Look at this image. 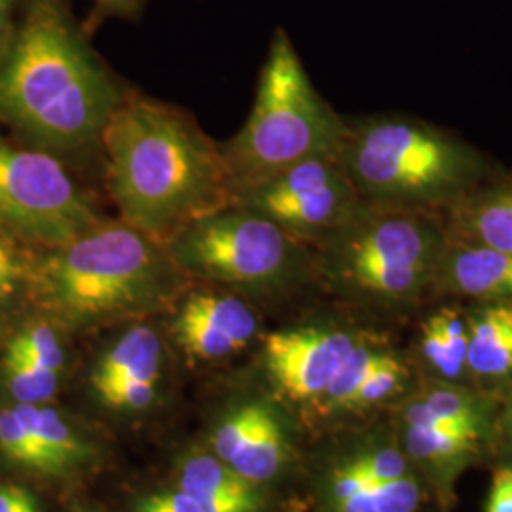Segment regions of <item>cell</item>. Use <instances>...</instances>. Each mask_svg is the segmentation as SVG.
Returning a JSON list of instances; mask_svg holds the SVG:
<instances>
[{"label": "cell", "instance_id": "24", "mask_svg": "<svg viewBox=\"0 0 512 512\" xmlns=\"http://www.w3.org/2000/svg\"><path fill=\"white\" fill-rule=\"evenodd\" d=\"M406 450L408 456L429 465L456 463L473 452L476 437L465 433L439 431L427 427H406Z\"/></svg>", "mask_w": 512, "mask_h": 512}, {"label": "cell", "instance_id": "27", "mask_svg": "<svg viewBox=\"0 0 512 512\" xmlns=\"http://www.w3.org/2000/svg\"><path fill=\"white\" fill-rule=\"evenodd\" d=\"M420 501V484L408 473L384 484L372 486L374 512H414Z\"/></svg>", "mask_w": 512, "mask_h": 512}, {"label": "cell", "instance_id": "6", "mask_svg": "<svg viewBox=\"0 0 512 512\" xmlns=\"http://www.w3.org/2000/svg\"><path fill=\"white\" fill-rule=\"evenodd\" d=\"M448 232L439 213L366 205L315 249L336 281L387 304L433 289Z\"/></svg>", "mask_w": 512, "mask_h": 512}, {"label": "cell", "instance_id": "10", "mask_svg": "<svg viewBox=\"0 0 512 512\" xmlns=\"http://www.w3.org/2000/svg\"><path fill=\"white\" fill-rule=\"evenodd\" d=\"M361 340L336 327L277 330L264 340V363L275 387L289 399H319Z\"/></svg>", "mask_w": 512, "mask_h": 512}, {"label": "cell", "instance_id": "14", "mask_svg": "<svg viewBox=\"0 0 512 512\" xmlns=\"http://www.w3.org/2000/svg\"><path fill=\"white\" fill-rule=\"evenodd\" d=\"M467 323V372L486 380L511 376L512 304H480L476 310L467 313Z\"/></svg>", "mask_w": 512, "mask_h": 512}, {"label": "cell", "instance_id": "19", "mask_svg": "<svg viewBox=\"0 0 512 512\" xmlns=\"http://www.w3.org/2000/svg\"><path fill=\"white\" fill-rule=\"evenodd\" d=\"M61 374L31 363L25 357L0 349V391L4 401L48 404L59 391Z\"/></svg>", "mask_w": 512, "mask_h": 512}, {"label": "cell", "instance_id": "31", "mask_svg": "<svg viewBox=\"0 0 512 512\" xmlns=\"http://www.w3.org/2000/svg\"><path fill=\"white\" fill-rule=\"evenodd\" d=\"M145 4L147 0H93V18H137Z\"/></svg>", "mask_w": 512, "mask_h": 512}, {"label": "cell", "instance_id": "26", "mask_svg": "<svg viewBox=\"0 0 512 512\" xmlns=\"http://www.w3.org/2000/svg\"><path fill=\"white\" fill-rule=\"evenodd\" d=\"M262 408L264 404H247L236 412H232L220 423L217 431L213 433V450L217 458L230 463V459L238 454L243 440L247 439V435L255 427L256 421L262 414Z\"/></svg>", "mask_w": 512, "mask_h": 512}, {"label": "cell", "instance_id": "39", "mask_svg": "<svg viewBox=\"0 0 512 512\" xmlns=\"http://www.w3.org/2000/svg\"><path fill=\"white\" fill-rule=\"evenodd\" d=\"M137 512H173L167 505H165L164 499H162V495H150L148 499H145L141 505H139V509Z\"/></svg>", "mask_w": 512, "mask_h": 512}, {"label": "cell", "instance_id": "22", "mask_svg": "<svg viewBox=\"0 0 512 512\" xmlns=\"http://www.w3.org/2000/svg\"><path fill=\"white\" fill-rule=\"evenodd\" d=\"M0 461L12 469L33 475L50 476L48 465L38 452L35 440L18 416L14 404H0Z\"/></svg>", "mask_w": 512, "mask_h": 512}, {"label": "cell", "instance_id": "11", "mask_svg": "<svg viewBox=\"0 0 512 512\" xmlns=\"http://www.w3.org/2000/svg\"><path fill=\"white\" fill-rule=\"evenodd\" d=\"M258 330V319L234 294L196 293L184 300L173 332L184 351L196 359H222L245 348Z\"/></svg>", "mask_w": 512, "mask_h": 512}, {"label": "cell", "instance_id": "12", "mask_svg": "<svg viewBox=\"0 0 512 512\" xmlns=\"http://www.w3.org/2000/svg\"><path fill=\"white\" fill-rule=\"evenodd\" d=\"M433 291L473 298L482 304H512V255L448 238Z\"/></svg>", "mask_w": 512, "mask_h": 512}, {"label": "cell", "instance_id": "3", "mask_svg": "<svg viewBox=\"0 0 512 512\" xmlns=\"http://www.w3.org/2000/svg\"><path fill=\"white\" fill-rule=\"evenodd\" d=\"M179 266L164 243L122 220L37 249L31 306L65 330L145 311L164 296Z\"/></svg>", "mask_w": 512, "mask_h": 512}, {"label": "cell", "instance_id": "9", "mask_svg": "<svg viewBox=\"0 0 512 512\" xmlns=\"http://www.w3.org/2000/svg\"><path fill=\"white\" fill-rule=\"evenodd\" d=\"M230 205L255 211L315 247L344 226L363 200L336 156H319L241 184L232 190Z\"/></svg>", "mask_w": 512, "mask_h": 512}, {"label": "cell", "instance_id": "36", "mask_svg": "<svg viewBox=\"0 0 512 512\" xmlns=\"http://www.w3.org/2000/svg\"><path fill=\"white\" fill-rule=\"evenodd\" d=\"M336 505H338V512H374L372 486H366L346 499L336 501Z\"/></svg>", "mask_w": 512, "mask_h": 512}, {"label": "cell", "instance_id": "38", "mask_svg": "<svg viewBox=\"0 0 512 512\" xmlns=\"http://www.w3.org/2000/svg\"><path fill=\"white\" fill-rule=\"evenodd\" d=\"M12 512H42L37 495L27 488L23 495H21V499L16 503V507L12 509Z\"/></svg>", "mask_w": 512, "mask_h": 512}, {"label": "cell", "instance_id": "16", "mask_svg": "<svg viewBox=\"0 0 512 512\" xmlns=\"http://www.w3.org/2000/svg\"><path fill=\"white\" fill-rule=\"evenodd\" d=\"M12 404L23 425L27 427L31 439L35 440L38 452L48 465L50 476L65 475L86 459L88 448L52 406Z\"/></svg>", "mask_w": 512, "mask_h": 512}, {"label": "cell", "instance_id": "35", "mask_svg": "<svg viewBox=\"0 0 512 512\" xmlns=\"http://www.w3.org/2000/svg\"><path fill=\"white\" fill-rule=\"evenodd\" d=\"M23 0H0V55L6 50L18 23Z\"/></svg>", "mask_w": 512, "mask_h": 512}, {"label": "cell", "instance_id": "20", "mask_svg": "<svg viewBox=\"0 0 512 512\" xmlns=\"http://www.w3.org/2000/svg\"><path fill=\"white\" fill-rule=\"evenodd\" d=\"M179 486L181 492L194 497L200 503L255 492V484L239 476L226 461L209 456L188 459L184 463Z\"/></svg>", "mask_w": 512, "mask_h": 512}, {"label": "cell", "instance_id": "2", "mask_svg": "<svg viewBox=\"0 0 512 512\" xmlns=\"http://www.w3.org/2000/svg\"><path fill=\"white\" fill-rule=\"evenodd\" d=\"M120 220L165 243L192 220L230 205V177L192 120L150 99H122L103 133Z\"/></svg>", "mask_w": 512, "mask_h": 512}, {"label": "cell", "instance_id": "34", "mask_svg": "<svg viewBox=\"0 0 512 512\" xmlns=\"http://www.w3.org/2000/svg\"><path fill=\"white\" fill-rule=\"evenodd\" d=\"M202 509L203 512H258L260 499H258V494L253 492V494L202 503Z\"/></svg>", "mask_w": 512, "mask_h": 512}, {"label": "cell", "instance_id": "40", "mask_svg": "<svg viewBox=\"0 0 512 512\" xmlns=\"http://www.w3.org/2000/svg\"><path fill=\"white\" fill-rule=\"evenodd\" d=\"M507 423H509V429H511L512 435V387L511 393H509V401H507Z\"/></svg>", "mask_w": 512, "mask_h": 512}, {"label": "cell", "instance_id": "7", "mask_svg": "<svg viewBox=\"0 0 512 512\" xmlns=\"http://www.w3.org/2000/svg\"><path fill=\"white\" fill-rule=\"evenodd\" d=\"M179 270L249 289H272L300 274L310 245L272 220L226 205L192 220L164 243Z\"/></svg>", "mask_w": 512, "mask_h": 512}, {"label": "cell", "instance_id": "13", "mask_svg": "<svg viewBox=\"0 0 512 512\" xmlns=\"http://www.w3.org/2000/svg\"><path fill=\"white\" fill-rule=\"evenodd\" d=\"M442 220L448 238L512 255V177L478 184L450 205Z\"/></svg>", "mask_w": 512, "mask_h": 512}, {"label": "cell", "instance_id": "8", "mask_svg": "<svg viewBox=\"0 0 512 512\" xmlns=\"http://www.w3.org/2000/svg\"><path fill=\"white\" fill-rule=\"evenodd\" d=\"M65 162L0 133V230L35 249L57 247L101 222Z\"/></svg>", "mask_w": 512, "mask_h": 512}, {"label": "cell", "instance_id": "23", "mask_svg": "<svg viewBox=\"0 0 512 512\" xmlns=\"http://www.w3.org/2000/svg\"><path fill=\"white\" fill-rule=\"evenodd\" d=\"M385 353V349L361 340L349 351L348 357L336 370L325 393L319 399H323V403L329 408H348L357 389L365 382L366 376L384 359Z\"/></svg>", "mask_w": 512, "mask_h": 512}, {"label": "cell", "instance_id": "15", "mask_svg": "<svg viewBox=\"0 0 512 512\" xmlns=\"http://www.w3.org/2000/svg\"><path fill=\"white\" fill-rule=\"evenodd\" d=\"M162 357L164 346L158 332L148 325H135L101 355L92 372L93 389L131 380L158 382Z\"/></svg>", "mask_w": 512, "mask_h": 512}, {"label": "cell", "instance_id": "17", "mask_svg": "<svg viewBox=\"0 0 512 512\" xmlns=\"http://www.w3.org/2000/svg\"><path fill=\"white\" fill-rule=\"evenodd\" d=\"M37 249L0 230V342L31 308Z\"/></svg>", "mask_w": 512, "mask_h": 512}, {"label": "cell", "instance_id": "25", "mask_svg": "<svg viewBox=\"0 0 512 512\" xmlns=\"http://www.w3.org/2000/svg\"><path fill=\"white\" fill-rule=\"evenodd\" d=\"M406 378L408 370L403 361L387 351L384 359L366 376L365 382L357 389L348 408H365L370 404L382 403L401 389Z\"/></svg>", "mask_w": 512, "mask_h": 512}, {"label": "cell", "instance_id": "32", "mask_svg": "<svg viewBox=\"0 0 512 512\" xmlns=\"http://www.w3.org/2000/svg\"><path fill=\"white\" fill-rule=\"evenodd\" d=\"M366 486H370L366 482L365 476L359 471V467L351 461L348 465H344L342 469L336 471L334 480H332V492H334V499L340 501V499H346L349 495L363 490Z\"/></svg>", "mask_w": 512, "mask_h": 512}, {"label": "cell", "instance_id": "18", "mask_svg": "<svg viewBox=\"0 0 512 512\" xmlns=\"http://www.w3.org/2000/svg\"><path fill=\"white\" fill-rule=\"evenodd\" d=\"M287 456V442L279 420L274 412L264 406L262 414L239 446L238 454L230 459V467L249 480L251 484H260L274 478Z\"/></svg>", "mask_w": 512, "mask_h": 512}, {"label": "cell", "instance_id": "33", "mask_svg": "<svg viewBox=\"0 0 512 512\" xmlns=\"http://www.w3.org/2000/svg\"><path fill=\"white\" fill-rule=\"evenodd\" d=\"M488 512H512V469H503L495 475Z\"/></svg>", "mask_w": 512, "mask_h": 512}, {"label": "cell", "instance_id": "29", "mask_svg": "<svg viewBox=\"0 0 512 512\" xmlns=\"http://www.w3.org/2000/svg\"><path fill=\"white\" fill-rule=\"evenodd\" d=\"M370 486H378L408 473L406 458L397 448H380L353 461Z\"/></svg>", "mask_w": 512, "mask_h": 512}, {"label": "cell", "instance_id": "21", "mask_svg": "<svg viewBox=\"0 0 512 512\" xmlns=\"http://www.w3.org/2000/svg\"><path fill=\"white\" fill-rule=\"evenodd\" d=\"M418 397L439 420L480 437L482 410L478 399L467 389L452 382H429L421 387Z\"/></svg>", "mask_w": 512, "mask_h": 512}, {"label": "cell", "instance_id": "4", "mask_svg": "<svg viewBox=\"0 0 512 512\" xmlns=\"http://www.w3.org/2000/svg\"><path fill=\"white\" fill-rule=\"evenodd\" d=\"M336 160L366 205L439 215L492 179L488 160L476 148L406 116L346 124Z\"/></svg>", "mask_w": 512, "mask_h": 512}, {"label": "cell", "instance_id": "5", "mask_svg": "<svg viewBox=\"0 0 512 512\" xmlns=\"http://www.w3.org/2000/svg\"><path fill=\"white\" fill-rule=\"evenodd\" d=\"M346 122L317 93L285 29H277L258 78L255 105L238 135L220 148L230 194L289 165L336 156Z\"/></svg>", "mask_w": 512, "mask_h": 512}, {"label": "cell", "instance_id": "30", "mask_svg": "<svg viewBox=\"0 0 512 512\" xmlns=\"http://www.w3.org/2000/svg\"><path fill=\"white\" fill-rule=\"evenodd\" d=\"M103 403L112 408H129V410H141L147 408L154 401L156 395V382L148 380H131L122 384L109 385L99 391H95Z\"/></svg>", "mask_w": 512, "mask_h": 512}, {"label": "cell", "instance_id": "28", "mask_svg": "<svg viewBox=\"0 0 512 512\" xmlns=\"http://www.w3.org/2000/svg\"><path fill=\"white\" fill-rule=\"evenodd\" d=\"M420 349L427 365L431 366L435 372H439L440 376L446 378L448 382L458 380L459 376L465 372L452 359L435 315H429L421 323Z\"/></svg>", "mask_w": 512, "mask_h": 512}, {"label": "cell", "instance_id": "1", "mask_svg": "<svg viewBox=\"0 0 512 512\" xmlns=\"http://www.w3.org/2000/svg\"><path fill=\"white\" fill-rule=\"evenodd\" d=\"M122 93L67 0H23L0 55V124L61 162L103 141Z\"/></svg>", "mask_w": 512, "mask_h": 512}, {"label": "cell", "instance_id": "37", "mask_svg": "<svg viewBox=\"0 0 512 512\" xmlns=\"http://www.w3.org/2000/svg\"><path fill=\"white\" fill-rule=\"evenodd\" d=\"M25 490L21 484H0V512H12Z\"/></svg>", "mask_w": 512, "mask_h": 512}]
</instances>
